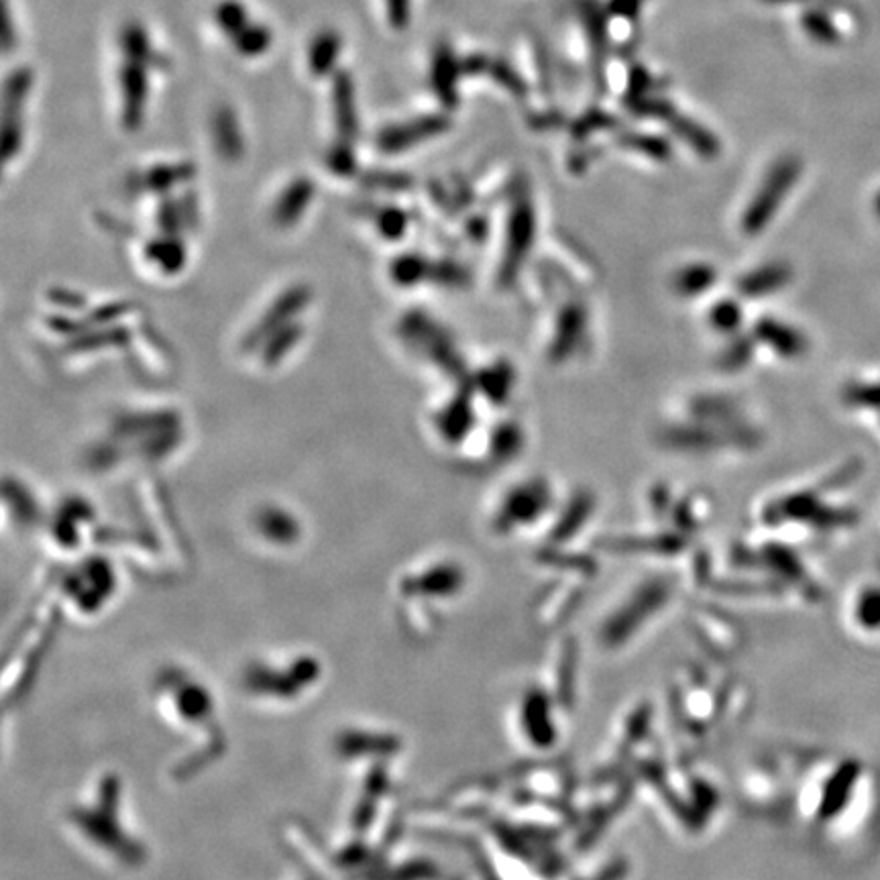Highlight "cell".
Here are the masks:
<instances>
[]
</instances>
